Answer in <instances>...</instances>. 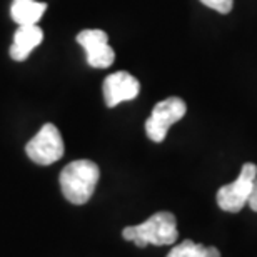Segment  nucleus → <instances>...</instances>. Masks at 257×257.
I'll return each mask as SVG.
<instances>
[{"mask_svg":"<svg viewBox=\"0 0 257 257\" xmlns=\"http://www.w3.org/2000/svg\"><path fill=\"white\" fill-rule=\"evenodd\" d=\"M141 92V84L128 72H115L104 80V99L107 107H115L122 102L134 100Z\"/></svg>","mask_w":257,"mask_h":257,"instance_id":"obj_7","label":"nucleus"},{"mask_svg":"<svg viewBox=\"0 0 257 257\" xmlns=\"http://www.w3.org/2000/svg\"><path fill=\"white\" fill-rule=\"evenodd\" d=\"M79 42L85 50L87 64L95 69H107L114 64L115 52L109 45V35L100 29H85L77 35Z\"/></svg>","mask_w":257,"mask_h":257,"instance_id":"obj_6","label":"nucleus"},{"mask_svg":"<svg viewBox=\"0 0 257 257\" xmlns=\"http://www.w3.org/2000/svg\"><path fill=\"white\" fill-rule=\"evenodd\" d=\"M200 2H202L205 7L212 9L219 14H229L234 5L232 0H200Z\"/></svg>","mask_w":257,"mask_h":257,"instance_id":"obj_11","label":"nucleus"},{"mask_svg":"<svg viewBox=\"0 0 257 257\" xmlns=\"http://www.w3.org/2000/svg\"><path fill=\"white\" fill-rule=\"evenodd\" d=\"M167 257H220L219 249L205 247V245L195 244L194 240H184V242L174 245V249Z\"/></svg>","mask_w":257,"mask_h":257,"instance_id":"obj_10","label":"nucleus"},{"mask_svg":"<svg viewBox=\"0 0 257 257\" xmlns=\"http://www.w3.org/2000/svg\"><path fill=\"white\" fill-rule=\"evenodd\" d=\"M99 177V166L87 159H80L67 164L60 172L59 182L64 197L72 204L82 205L89 202V199L94 195Z\"/></svg>","mask_w":257,"mask_h":257,"instance_id":"obj_1","label":"nucleus"},{"mask_svg":"<svg viewBox=\"0 0 257 257\" xmlns=\"http://www.w3.org/2000/svg\"><path fill=\"white\" fill-rule=\"evenodd\" d=\"M47 4L35 2V0H14L10 7V15L14 22L19 25H37V22L44 17Z\"/></svg>","mask_w":257,"mask_h":257,"instance_id":"obj_9","label":"nucleus"},{"mask_svg":"<svg viewBox=\"0 0 257 257\" xmlns=\"http://www.w3.org/2000/svg\"><path fill=\"white\" fill-rule=\"evenodd\" d=\"M187 105L179 97H169V99L159 102L154 107L151 117L146 120V134L152 142H164L171 125L179 122L186 115Z\"/></svg>","mask_w":257,"mask_h":257,"instance_id":"obj_3","label":"nucleus"},{"mask_svg":"<svg viewBox=\"0 0 257 257\" xmlns=\"http://www.w3.org/2000/svg\"><path fill=\"white\" fill-rule=\"evenodd\" d=\"M257 177V166L252 162L244 164L240 169L239 177L234 182L222 186L217 192V204L225 212H240L244 205L247 204L250 189Z\"/></svg>","mask_w":257,"mask_h":257,"instance_id":"obj_4","label":"nucleus"},{"mask_svg":"<svg viewBox=\"0 0 257 257\" xmlns=\"http://www.w3.org/2000/svg\"><path fill=\"white\" fill-rule=\"evenodd\" d=\"M122 237L139 247H146L149 244L172 245L179 237L176 215L171 212H156L146 222L125 227Z\"/></svg>","mask_w":257,"mask_h":257,"instance_id":"obj_2","label":"nucleus"},{"mask_svg":"<svg viewBox=\"0 0 257 257\" xmlns=\"http://www.w3.org/2000/svg\"><path fill=\"white\" fill-rule=\"evenodd\" d=\"M44 30L39 25H19L14 34V42L10 45V57L17 62H24L30 52L42 44Z\"/></svg>","mask_w":257,"mask_h":257,"instance_id":"obj_8","label":"nucleus"},{"mask_svg":"<svg viewBox=\"0 0 257 257\" xmlns=\"http://www.w3.org/2000/svg\"><path fill=\"white\" fill-rule=\"evenodd\" d=\"M247 204L250 205V209H252L254 212H257V177L252 184V189H250V195H249Z\"/></svg>","mask_w":257,"mask_h":257,"instance_id":"obj_12","label":"nucleus"},{"mask_svg":"<svg viewBox=\"0 0 257 257\" xmlns=\"http://www.w3.org/2000/svg\"><path fill=\"white\" fill-rule=\"evenodd\" d=\"M30 161L39 166H50L64 156V141L54 124H45L25 146Z\"/></svg>","mask_w":257,"mask_h":257,"instance_id":"obj_5","label":"nucleus"}]
</instances>
